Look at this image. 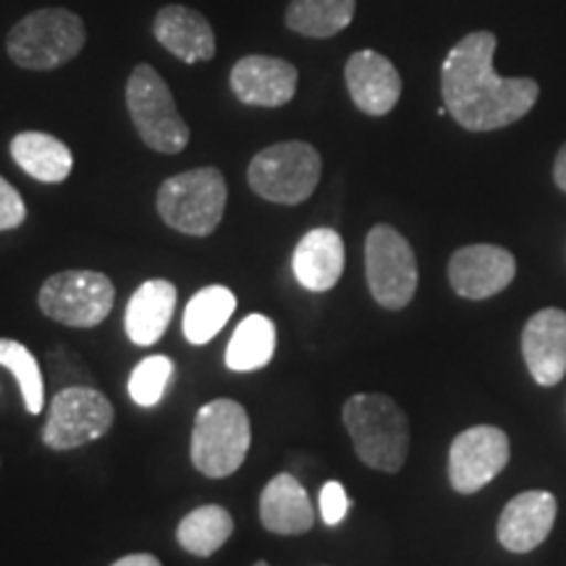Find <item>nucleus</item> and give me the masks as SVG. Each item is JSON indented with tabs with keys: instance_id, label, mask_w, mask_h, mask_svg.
<instances>
[{
	"instance_id": "nucleus-1",
	"label": "nucleus",
	"mask_w": 566,
	"mask_h": 566,
	"mask_svg": "<svg viewBox=\"0 0 566 566\" xmlns=\"http://www.w3.org/2000/svg\"><path fill=\"white\" fill-rule=\"evenodd\" d=\"M499 38L478 30L451 48L441 66L446 111L467 132H495L525 118L541 97V84L530 76L509 80L493 69Z\"/></svg>"
},
{
	"instance_id": "nucleus-2",
	"label": "nucleus",
	"mask_w": 566,
	"mask_h": 566,
	"mask_svg": "<svg viewBox=\"0 0 566 566\" xmlns=\"http://www.w3.org/2000/svg\"><path fill=\"white\" fill-rule=\"evenodd\" d=\"M344 428L370 470L399 472L409 457V420L391 396L357 394L344 405Z\"/></svg>"
},
{
	"instance_id": "nucleus-3",
	"label": "nucleus",
	"mask_w": 566,
	"mask_h": 566,
	"mask_svg": "<svg viewBox=\"0 0 566 566\" xmlns=\"http://www.w3.org/2000/svg\"><path fill=\"white\" fill-rule=\"evenodd\" d=\"M87 42L82 17L69 9H38L13 24L6 40L9 59L27 71L66 66Z\"/></svg>"
},
{
	"instance_id": "nucleus-4",
	"label": "nucleus",
	"mask_w": 566,
	"mask_h": 566,
	"mask_svg": "<svg viewBox=\"0 0 566 566\" xmlns=\"http://www.w3.org/2000/svg\"><path fill=\"white\" fill-rule=\"evenodd\" d=\"M252 430L247 409L233 399H216L195 417L192 464L205 478L233 475L250 454Z\"/></svg>"
},
{
	"instance_id": "nucleus-5",
	"label": "nucleus",
	"mask_w": 566,
	"mask_h": 566,
	"mask_svg": "<svg viewBox=\"0 0 566 566\" xmlns=\"http://www.w3.org/2000/svg\"><path fill=\"white\" fill-rule=\"evenodd\" d=\"M229 189L218 168L205 166L176 174L158 189L163 223L187 237H210L223 221Z\"/></svg>"
},
{
	"instance_id": "nucleus-6",
	"label": "nucleus",
	"mask_w": 566,
	"mask_h": 566,
	"mask_svg": "<svg viewBox=\"0 0 566 566\" xmlns=\"http://www.w3.org/2000/svg\"><path fill=\"white\" fill-rule=\"evenodd\" d=\"M323 158L307 142H279L254 155L247 181L258 197L275 205L310 200L321 184Z\"/></svg>"
},
{
	"instance_id": "nucleus-7",
	"label": "nucleus",
	"mask_w": 566,
	"mask_h": 566,
	"mask_svg": "<svg viewBox=\"0 0 566 566\" xmlns=\"http://www.w3.org/2000/svg\"><path fill=\"white\" fill-rule=\"evenodd\" d=\"M126 108L139 139L155 153L176 155L189 145V126L181 118L168 84L150 63H139L126 82Z\"/></svg>"
},
{
	"instance_id": "nucleus-8",
	"label": "nucleus",
	"mask_w": 566,
	"mask_h": 566,
	"mask_svg": "<svg viewBox=\"0 0 566 566\" xmlns=\"http://www.w3.org/2000/svg\"><path fill=\"white\" fill-rule=\"evenodd\" d=\"M365 273L373 300L384 310H405L415 300L420 273L412 244L394 226H373L365 239Z\"/></svg>"
},
{
	"instance_id": "nucleus-9",
	"label": "nucleus",
	"mask_w": 566,
	"mask_h": 566,
	"mask_svg": "<svg viewBox=\"0 0 566 566\" xmlns=\"http://www.w3.org/2000/svg\"><path fill=\"white\" fill-rule=\"evenodd\" d=\"M116 286L105 273L63 271L40 286L42 315L69 328H95L111 315Z\"/></svg>"
},
{
	"instance_id": "nucleus-10",
	"label": "nucleus",
	"mask_w": 566,
	"mask_h": 566,
	"mask_svg": "<svg viewBox=\"0 0 566 566\" xmlns=\"http://www.w3.org/2000/svg\"><path fill=\"white\" fill-rule=\"evenodd\" d=\"M116 412L97 388L69 386L53 396L42 441L53 451H71L103 438L113 428Z\"/></svg>"
},
{
	"instance_id": "nucleus-11",
	"label": "nucleus",
	"mask_w": 566,
	"mask_h": 566,
	"mask_svg": "<svg viewBox=\"0 0 566 566\" xmlns=\"http://www.w3.org/2000/svg\"><path fill=\"white\" fill-rule=\"evenodd\" d=\"M509 436L493 424L467 428L451 441L449 483L457 493H478L509 464Z\"/></svg>"
},
{
	"instance_id": "nucleus-12",
	"label": "nucleus",
	"mask_w": 566,
	"mask_h": 566,
	"mask_svg": "<svg viewBox=\"0 0 566 566\" xmlns=\"http://www.w3.org/2000/svg\"><path fill=\"white\" fill-rule=\"evenodd\" d=\"M229 84L239 103L252 108H281L294 101L300 71L294 63L273 55H244L233 63Z\"/></svg>"
},
{
	"instance_id": "nucleus-13",
	"label": "nucleus",
	"mask_w": 566,
	"mask_h": 566,
	"mask_svg": "<svg viewBox=\"0 0 566 566\" xmlns=\"http://www.w3.org/2000/svg\"><path fill=\"white\" fill-rule=\"evenodd\" d=\"M516 275L514 254L495 244H470L451 254L449 283L464 300L501 294Z\"/></svg>"
},
{
	"instance_id": "nucleus-14",
	"label": "nucleus",
	"mask_w": 566,
	"mask_h": 566,
	"mask_svg": "<svg viewBox=\"0 0 566 566\" xmlns=\"http://www.w3.org/2000/svg\"><path fill=\"white\" fill-rule=\"evenodd\" d=\"M346 90L352 103L367 116H386L401 97V76L386 55L378 51H357L344 66Z\"/></svg>"
},
{
	"instance_id": "nucleus-15",
	"label": "nucleus",
	"mask_w": 566,
	"mask_h": 566,
	"mask_svg": "<svg viewBox=\"0 0 566 566\" xmlns=\"http://www.w3.org/2000/svg\"><path fill=\"white\" fill-rule=\"evenodd\" d=\"M153 34L174 59L187 63V66L216 59L218 42L210 21L200 11L189 9V6H163L155 13Z\"/></svg>"
},
{
	"instance_id": "nucleus-16",
	"label": "nucleus",
	"mask_w": 566,
	"mask_h": 566,
	"mask_svg": "<svg viewBox=\"0 0 566 566\" xmlns=\"http://www.w3.org/2000/svg\"><path fill=\"white\" fill-rule=\"evenodd\" d=\"M522 354L537 386H556L566 373V313L548 307L522 331Z\"/></svg>"
},
{
	"instance_id": "nucleus-17",
	"label": "nucleus",
	"mask_w": 566,
	"mask_h": 566,
	"mask_svg": "<svg viewBox=\"0 0 566 566\" xmlns=\"http://www.w3.org/2000/svg\"><path fill=\"white\" fill-rule=\"evenodd\" d=\"M556 495L548 491H525L509 501L499 520V541L512 554H527L551 535L556 522Z\"/></svg>"
},
{
	"instance_id": "nucleus-18",
	"label": "nucleus",
	"mask_w": 566,
	"mask_h": 566,
	"mask_svg": "<svg viewBox=\"0 0 566 566\" xmlns=\"http://www.w3.org/2000/svg\"><path fill=\"white\" fill-rule=\"evenodd\" d=\"M346 250L344 239L334 229H313L307 231L296 244L292 258L294 279L307 292L323 294L336 286L344 273Z\"/></svg>"
},
{
	"instance_id": "nucleus-19",
	"label": "nucleus",
	"mask_w": 566,
	"mask_h": 566,
	"mask_svg": "<svg viewBox=\"0 0 566 566\" xmlns=\"http://www.w3.org/2000/svg\"><path fill=\"white\" fill-rule=\"evenodd\" d=\"M176 300H179V292L171 281L153 279L142 283L126 304L124 328L129 342L137 346H153L160 342L174 317Z\"/></svg>"
},
{
	"instance_id": "nucleus-20",
	"label": "nucleus",
	"mask_w": 566,
	"mask_h": 566,
	"mask_svg": "<svg viewBox=\"0 0 566 566\" xmlns=\"http://www.w3.org/2000/svg\"><path fill=\"white\" fill-rule=\"evenodd\" d=\"M260 522L275 535H302L315 525V509L304 485L289 472L275 475L260 495Z\"/></svg>"
},
{
	"instance_id": "nucleus-21",
	"label": "nucleus",
	"mask_w": 566,
	"mask_h": 566,
	"mask_svg": "<svg viewBox=\"0 0 566 566\" xmlns=\"http://www.w3.org/2000/svg\"><path fill=\"white\" fill-rule=\"evenodd\" d=\"M11 158L32 179L42 184H61L74 168L66 142L45 132H21L11 139Z\"/></svg>"
},
{
	"instance_id": "nucleus-22",
	"label": "nucleus",
	"mask_w": 566,
	"mask_h": 566,
	"mask_svg": "<svg viewBox=\"0 0 566 566\" xmlns=\"http://www.w3.org/2000/svg\"><path fill=\"white\" fill-rule=\"evenodd\" d=\"M357 0H292L286 9V27L310 40H328L354 21Z\"/></svg>"
},
{
	"instance_id": "nucleus-23",
	"label": "nucleus",
	"mask_w": 566,
	"mask_h": 566,
	"mask_svg": "<svg viewBox=\"0 0 566 566\" xmlns=\"http://www.w3.org/2000/svg\"><path fill=\"white\" fill-rule=\"evenodd\" d=\"M233 310H237V296H233L231 289L208 286L197 292L189 300L187 310H184L181 328L187 342L195 346L210 344L226 328V323L231 321Z\"/></svg>"
},
{
	"instance_id": "nucleus-24",
	"label": "nucleus",
	"mask_w": 566,
	"mask_h": 566,
	"mask_svg": "<svg viewBox=\"0 0 566 566\" xmlns=\"http://www.w3.org/2000/svg\"><path fill=\"white\" fill-rule=\"evenodd\" d=\"M275 352V325L265 315H250L233 331L226 346V367L233 373H252L265 367Z\"/></svg>"
},
{
	"instance_id": "nucleus-25",
	"label": "nucleus",
	"mask_w": 566,
	"mask_h": 566,
	"mask_svg": "<svg viewBox=\"0 0 566 566\" xmlns=\"http://www.w3.org/2000/svg\"><path fill=\"white\" fill-rule=\"evenodd\" d=\"M233 533V520L223 506H200L179 522L176 541L192 556L208 558L226 546Z\"/></svg>"
},
{
	"instance_id": "nucleus-26",
	"label": "nucleus",
	"mask_w": 566,
	"mask_h": 566,
	"mask_svg": "<svg viewBox=\"0 0 566 566\" xmlns=\"http://www.w3.org/2000/svg\"><path fill=\"white\" fill-rule=\"evenodd\" d=\"M0 367H6L21 388L24 409L30 415H40L45 407V380L38 357L13 338H0Z\"/></svg>"
},
{
	"instance_id": "nucleus-27",
	"label": "nucleus",
	"mask_w": 566,
	"mask_h": 566,
	"mask_svg": "<svg viewBox=\"0 0 566 566\" xmlns=\"http://www.w3.org/2000/svg\"><path fill=\"white\" fill-rule=\"evenodd\" d=\"M171 378H174V363L168 357L155 354V357L142 359V363L134 367L129 378L132 401L139 407L160 405V399L166 396Z\"/></svg>"
},
{
	"instance_id": "nucleus-28",
	"label": "nucleus",
	"mask_w": 566,
	"mask_h": 566,
	"mask_svg": "<svg viewBox=\"0 0 566 566\" xmlns=\"http://www.w3.org/2000/svg\"><path fill=\"white\" fill-rule=\"evenodd\" d=\"M349 506H352L349 495H346L344 485L338 483V480H331V483L323 485V491H321V516H323L325 525H328V527L342 525L344 516L349 514Z\"/></svg>"
},
{
	"instance_id": "nucleus-29",
	"label": "nucleus",
	"mask_w": 566,
	"mask_h": 566,
	"mask_svg": "<svg viewBox=\"0 0 566 566\" xmlns=\"http://www.w3.org/2000/svg\"><path fill=\"white\" fill-rule=\"evenodd\" d=\"M27 221V205L21 195L0 176V231H13Z\"/></svg>"
},
{
	"instance_id": "nucleus-30",
	"label": "nucleus",
	"mask_w": 566,
	"mask_h": 566,
	"mask_svg": "<svg viewBox=\"0 0 566 566\" xmlns=\"http://www.w3.org/2000/svg\"><path fill=\"white\" fill-rule=\"evenodd\" d=\"M554 181L556 187L566 192V142L562 145V150L556 153V163H554Z\"/></svg>"
},
{
	"instance_id": "nucleus-31",
	"label": "nucleus",
	"mask_w": 566,
	"mask_h": 566,
	"mask_svg": "<svg viewBox=\"0 0 566 566\" xmlns=\"http://www.w3.org/2000/svg\"><path fill=\"white\" fill-rule=\"evenodd\" d=\"M111 566H160V562L153 554H132V556L118 558V562Z\"/></svg>"
},
{
	"instance_id": "nucleus-32",
	"label": "nucleus",
	"mask_w": 566,
	"mask_h": 566,
	"mask_svg": "<svg viewBox=\"0 0 566 566\" xmlns=\"http://www.w3.org/2000/svg\"><path fill=\"white\" fill-rule=\"evenodd\" d=\"M254 566H271V564H265V562H258Z\"/></svg>"
}]
</instances>
